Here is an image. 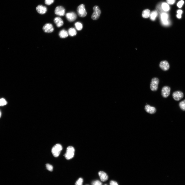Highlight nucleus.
Here are the masks:
<instances>
[{
	"instance_id": "obj_17",
	"label": "nucleus",
	"mask_w": 185,
	"mask_h": 185,
	"mask_svg": "<svg viewBox=\"0 0 185 185\" xmlns=\"http://www.w3.org/2000/svg\"><path fill=\"white\" fill-rule=\"evenodd\" d=\"M59 36L62 38H65L68 37L69 36L68 32L65 30H62L59 33Z\"/></svg>"
},
{
	"instance_id": "obj_1",
	"label": "nucleus",
	"mask_w": 185,
	"mask_h": 185,
	"mask_svg": "<svg viewBox=\"0 0 185 185\" xmlns=\"http://www.w3.org/2000/svg\"><path fill=\"white\" fill-rule=\"evenodd\" d=\"M75 149L72 146H70L67 148L65 157L68 160L71 159L74 157L75 153Z\"/></svg>"
},
{
	"instance_id": "obj_22",
	"label": "nucleus",
	"mask_w": 185,
	"mask_h": 185,
	"mask_svg": "<svg viewBox=\"0 0 185 185\" xmlns=\"http://www.w3.org/2000/svg\"><path fill=\"white\" fill-rule=\"evenodd\" d=\"M75 25L76 28L78 30H81L83 28V25L80 22H78L76 23Z\"/></svg>"
},
{
	"instance_id": "obj_9",
	"label": "nucleus",
	"mask_w": 185,
	"mask_h": 185,
	"mask_svg": "<svg viewBox=\"0 0 185 185\" xmlns=\"http://www.w3.org/2000/svg\"><path fill=\"white\" fill-rule=\"evenodd\" d=\"M66 17L69 21L72 22L76 19L77 15L74 12H71L67 13L66 15Z\"/></svg>"
},
{
	"instance_id": "obj_25",
	"label": "nucleus",
	"mask_w": 185,
	"mask_h": 185,
	"mask_svg": "<svg viewBox=\"0 0 185 185\" xmlns=\"http://www.w3.org/2000/svg\"><path fill=\"white\" fill-rule=\"evenodd\" d=\"M83 179L81 178H80L75 183V185H83Z\"/></svg>"
},
{
	"instance_id": "obj_27",
	"label": "nucleus",
	"mask_w": 185,
	"mask_h": 185,
	"mask_svg": "<svg viewBox=\"0 0 185 185\" xmlns=\"http://www.w3.org/2000/svg\"><path fill=\"white\" fill-rule=\"evenodd\" d=\"M101 182L98 180H96L92 182V185H102Z\"/></svg>"
},
{
	"instance_id": "obj_3",
	"label": "nucleus",
	"mask_w": 185,
	"mask_h": 185,
	"mask_svg": "<svg viewBox=\"0 0 185 185\" xmlns=\"http://www.w3.org/2000/svg\"><path fill=\"white\" fill-rule=\"evenodd\" d=\"M93 9L94 12L92 15L91 18L92 20H96L99 18L101 11L99 7L97 5L94 6Z\"/></svg>"
},
{
	"instance_id": "obj_31",
	"label": "nucleus",
	"mask_w": 185,
	"mask_h": 185,
	"mask_svg": "<svg viewBox=\"0 0 185 185\" xmlns=\"http://www.w3.org/2000/svg\"><path fill=\"white\" fill-rule=\"evenodd\" d=\"M176 0H166L168 4H173L175 2Z\"/></svg>"
},
{
	"instance_id": "obj_26",
	"label": "nucleus",
	"mask_w": 185,
	"mask_h": 185,
	"mask_svg": "<svg viewBox=\"0 0 185 185\" xmlns=\"http://www.w3.org/2000/svg\"><path fill=\"white\" fill-rule=\"evenodd\" d=\"M46 166L47 169L49 171L52 172L53 170V166L49 164H47L46 165Z\"/></svg>"
},
{
	"instance_id": "obj_21",
	"label": "nucleus",
	"mask_w": 185,
	"mask_h": 185,
	"mask_svg": "<svg viewBox=\"0 0 185 185\" xmlns=\"http://www.w3.org/2000/svg\"><path fill=\"white\" fill-rule=\"evenodd\" d=\"M158 15L157 12L156 11H153L150 14V18L153 21L155 20Z\"/></svg>"
},
{
	"instance_id": "obj_34",
	"label": "nucleus",
	"mask_w": 185,
	"mask_h": 185,
	"mask_svg": "<svg viewBox=\"0 0 185 185\" xmlns=\"http://www.w3.org/2000/svg\"><path fill=\"white\" fill-rule=\"evenodd\" d=\"M106 185V184H105V185Z\"/></svg>"
},
{
	"instance_id": "obj_18",
	"label": "nucleus",
	"mask_w": 185,
	"mask_h": 185,
	"mask_svg": "<svg viewBox=\"0 0 185 185\" xmlns=\"http://www.w3.org/2000/svg\"><path fill=\"white\" fill-rule=\"evenodd\" d=\"M162 7L163 10L165 12L169 11L170 9L169 4L166 2H163L162 4Z\"/></svg>"
},
{
	"instance_id": "obj_16",
	"label": "nucleus",
	"mask_w": 185,
	"mask_h": 185,
	"mask_svg": "<svg viewBox=\"0 0 185 185\" xmlns=\"http://www.w3.org/2000/svg\"><path fill=\"white\" fill-rule=\"evenodd\" d=\"M54 21L58 27L62 26L64 24V22L62 19L60 17H56L54 20Z\"/></svg>"
},
{
	"instance_id": "obj_32",
	"label": "nucleus",
	"mask_w": 185,
	"mask_h": 185,
	"mask_svg": "<svg viewBox=\"0 0 185 185\" xmlns=\"http://www.w3.org/2000/svg\"><path fill=\"white\" fill-rule=\"evenodd\" d=\"M110 185H119L117 182L113 181H110Z\"/></svg>"
},
{
	"instance_id": "obj_19",
	"label": "nucleus",
	"mask_w": 185,
	"mask_h": 185,
	"mask_svg": "<svg viewBox=\"0 0 185 185\" xmlns=\"http://www.w3.org/2000/svg\"><path fill=\"white\" fill-rule=\"evenodd\" d=\"M150 15V11L149 10L147 9L144 10L142 13V16L144 18H147Z\"/></svg>"
},
{
	"instance_id": "obj_28",
	"label": "nucleus",
	"mask_w": 185,
	"mask_h": 185,
	"mask_svg": "<svg viewBox=\"0 0 185 185\" xmlns=\"http://www.w3.org/2000/svg\"><path fill=\"white\" fill-rule=\"evenodd\" d=\"M54 0H45V3L47 5H50L53 3Z\"/></svg>"
},
{
	"instance_id": "obj_30",
	"label": "nucleus",
	"mask_w": 185,
	"mask_h": 185,
	"mask_svg": "<svg viewBox=\"0 0 185 185\" xmlns=\"http://www.w3.org/2000/svg\"><path fill=\"white\" fill-rule=\"evenodd\" d=\"M184 3V2L183 0H181L179 1L177 4V6L179 8H181Z\"/></svg>"
},
{
	"instance_id": "obj_29",
	"label": "nucleus",
	"mask_w": 185,
	"mask_h": 185,
	"mask_svg": "<svg viewBox=\"0 0 185 185\" xmlns=\"http://www.w3.org/2000/svg\"><path fill=\"white\" fill-rule=\"evenodd\" d=\"M183 11L182 10H179L177 11L178 15H177V17L179 19H180L181 18L182 14V13Z\"/></svg>"
},
{
	"instance_id": "obj_8",
	"label": "nucleus",
	"mask_w": 185,
	"mask_h": 185,
	"mask_svg": "<svg viewBox=\"0 0 185 185\" xmlns=\"http://www.w3.org/2000/svg\"><path fill=\"white\" fill-rule=\"evenodd\" d=\"M65 10L64 8L61 6H59L56 7L55 10V14L59 16H63L65 13Z\"/></svg>"
},
{
	"instance_id": "obj_23",
	"label": "nucleus",
	"mask_w": 185,
	"mask_h": 185,
	"mask_svg": "<svg viewBox=\"0 0 185 185\" xmlns=\"http://www.w3.org/2000/svg\"><path fill=\"white\" fill-rule=\"evenodd\" d=\"M180 108L183 111H185V99L182 100L179 103Z\"/></svg>"
},
{
	"instance_id": "obj_24",
	"label": "nucleus",
	"mask_w": 185,
	"mask_h": 185,
	"mask_svg": "<svg viewBox=\"0 0 185 185\" xmlns=\"http://www.w3.org/2000/svg\"><path fill=\"white\" fill-rule=\"evenodd\" d=\"M7 104V102L4 99L2 98L0 99V106H3Z\"/></svg>"
},
{
	"instance_id": "obj_20",
	"label": "nucleus",
	"mask_w": 185,
	"mask_h": 185,
	"mask_svg": "<svg viewBox=\"0 0 185 185\" xmlns=\"http://www.w3.org/2000/svg\"><path fill=\"white\" fill-rule=\"evenodd\" d=\"M69 35L71 36H74L77 34V32L74 28H71L68 30Z\"/></svg>"
},
{
	"instance_id": "obj_6",
	"label": "nucleus",
	"mask_w": 185,
	"mask_h": 185,
	"mask_svg": "<svg viewBox=\"0 0 185 185\" xmlns=\"http://www.w3.org/2000/svg\"><path fill=\"white\" fill-rule=\"evenodd\" d=\"M172 96L174 100L178 101L183 97L184 95L183 92L182 91H177L174 92Z\"/></svg>"
},
{
	"instance_id": "obj_5",
	"label": "nucleus",
	"mask_w": 185,
	"mask_h": 185,
	"mask_svg": "<svg viewBox=\"0 0 185 185\" xmlns=\"http://www.w3.org/2000/svg\"><path fill=\"white\" fill-rule=\"evenodd\" d=\"M159 82V80L157 78H154L151 80L150 85V88L151 91H155L157 90Z\"/></svg>"
},
{
	"instance_id": "obj_11",
	"label": "nucleus",
	"mask_w": 185,
	"mask_h": 185,
	"mask_svg": "<svg viewBox=\"0 0 185 185\" xmlns=\"http://www.w3.org/2000/svg\"><path fill=\"white\" fill-rule=\"evenodd\" d=\"M161 68L163 71H166L170 68V65L169 63L166 61H162L159 64Z\"/></svg>"
},
{
	"instance_id": "obj_10",
	"label": "nucleus",
	"mask_w": 185,
	"mask_h": 185,
	"mask_svg": "<svg viewBox=\"0 0 185 185\" xmlns=\"http://www.w3.org/2000/svg\"><path fill=\"white\" fill-rule=\"evenodd\" d=\"M43 30L45 32L50 33L53 32L54 28L52 24L48 23L44 25L43 27Z\"/></svg>"
},
{
	"instance_id": "obj_14",
	"label": "nucleus",
	"mask_w": 185,
	"mask_h": 185,
	"mask_svg": "<svg viewBox=\"0 0 185 185\" xmlns=\"http://www.w3.org/2000/svg\"><path fill=\"white\" fill-rule=\"evenodd\" d=\"M36 9L39 13L42 14H45L47 11V7L41 5L38 6L36 7Z\"/></svg>"
},
{
	"instance_id": "obj_12",
	"label": "nucleus",
	"mask_w": 185,
	"mask_h": 185,
	"mask_svg": "<svg viewBox=\"0 0 185 185\" xmlns=\"http://www.w3.org/2000/svg\"><path fill=\"white\" fill-rule=\"evenodd\" d=\"M145 109L147 112L150 114H154L156 112V109L155 107L151 106L149 105H146Z\"/></svg>"
},
{
	"instance_id": "obj_35",
	"label": "nucleus",
	"mask_w": 185,
	"mask_h": 185,
	"mask_svg": "<svg viewBox=\"0 0 185 185\" xmlns=\"http://www.w3.org/2000/svg\"></svg>"
},
{
	"instance_id": "obj_33",
	"label": "nucleus",
	"mask_w": 185,
	"mask_h": 185,
	"mask_svg": "<svg viewBox=\"0 0 185 185\" xmlns=\"http://www.w3.org/2000/svg\"><path fill=\"white\" fill-rule=\"evenodd\" d=\"M1 116V113L0 111V118Z\"/></svg>"
},
{
	"instance_id": "obj_15",
	"label": "nucleus",
	"mask_w": 185,
	"mask_h": 185,
	"mask_svg": "<svg viewBox=\"0 0 185 185\" xmlns=\"http://www.w3.org/2000/svg\"><path fill=\"white\" fill-rule=\"evenodd\" d=\"M98 175L102 181L105 182L108 179V176L107 174L103 171H100L98 173Z\"/></svg>"
},
{
	"instance_id": "obj_13",
	"label": "nucleus",
	"mask_w": 185,
	"mask_h": 185,
	"mask_svg": "<svg viewBox=\"0 0 185 185\" xmlns=\"http://www.w3.org/2000/svg\"><path fill=\"white\" fill-rule=\"evenodd\" d=\"M161 19L163 24L165 25H167L169 24V21L168 19L169 18V15L166 13H162L161 15Z\"/></svg>"
},
{
	"instance_id": "obj_7",
	"label": "nucleus",
	"mask_w": 185,
	"mask_h": 185,
	"mask_svg": "<svg viewBox=\"0 0 185 185\" xmlns=\"http://www.w3.org/2000/svg\"><path fill=\"white\" fill-rule=\"evenodd\" d=\"M171 91V89L169 87H164L162 90V96L165 98L168 97L170 95Z\"/></svg>"
},
{
	"instance_id": "obj_4",
	"label": "nucleus",
	"mask_w": 185,
	"mask_h": 185,
	"mask_svg": "<svg viewBox=\"0 0 185 185\" xmlns=\"http://www.w3.org/2000/svg\"><path fill=\"white\" fill-rule=\"evenodd\" d=\"M77 11L79 16L81 17H85L87 14L85 5L83 4L80 5L78 7Z\"/></svg>"
},
{
	"instance_id": "obj_2",
	"label": "nucleus",
	"mask_w": 185,
	"mask_h": 185,
	"mask_svg": "<svg viewBox=\"0 0 185 185\" xmlns=\"http://www.w3.org/2000/svg\"><path fill=\"white\" fill-rule=\"evenodd\" d=\"M62 149V146L60 144H57L55 145L52 148V150L53 156L55 157H58Z\"/></svg>"
}]
</instances>
